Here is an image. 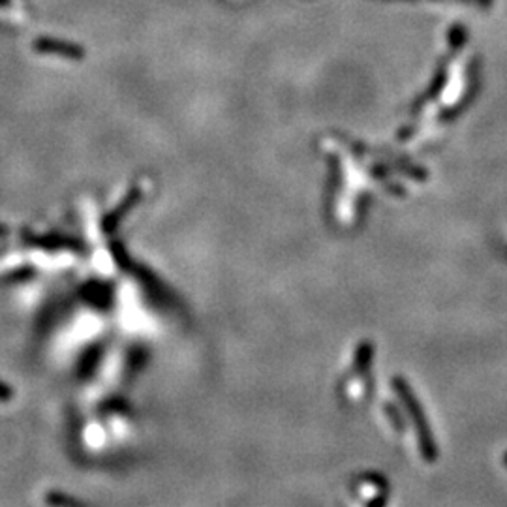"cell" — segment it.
Masks as SVG:
<instances>
[{
    "label": "cell",
    "instance_id": "cell-1",
    "mask_svg": "<svg viewBox=\"0 0 507 507\" xmlns=\"http://www.w3.org/2000/svg\"><path fill=\"white\" fill-rule=\"evenodd\" d=\"M393 389L399 393L401 401L404 402L406 410H408V413H410L411 421H413V425H416L417 438H419L423 457H425L428 462H434V460H436V455H438L436 453V445H434L433 434H430V430H428V423L427 419H425V416H423L421 406H419V402H417L413 391L408 387V384H406L402 378L393 379Z\"/></svg>",
    "mask_w": 507,
    "mask_h": 507
},
{
    "label": "cell",
    "instance_id": "cell-2",
    "mask_svg": "<svg viewBox=\"0 0 507 507\" xmlns=\"http://www.w3.org/2000/svg\"><path fill=\"white\" fill-rule=\"evenodd\" d=\"M370 359H372V347H370V344H361L357 350V355H355V367H357V370H369V364H370Z\"/></svg>",
    "mask_w": 507,
    "mask_h": 507
},
{
    "label": "cell",
    "instance_id": "cell-3",
    "mask_svg": "<svg viewBox=\"0 0 507 507\" xmlns=\"http://www.w3.org/2000/svg\"><path fill=\"white\" fill-rule=\"evenodd\" d=\"M506 464H507V457H506Z\"/></svg>",
    "mask_w": 507,
    "mask_h": 507
}]
</instances>
